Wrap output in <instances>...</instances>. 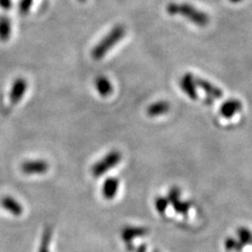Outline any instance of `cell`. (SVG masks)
<instances>
[{"label":"cell","mask_w":252,"mask_h":252,"mask_svg":"<svg viewBox=\"0 0 252 252\" xmlns=\"http://www.w3.org/2000/svg\"><path fill=\"white\" fill-rule=\"evenodd\" d=\"M122 155L118 151H112L108 153L105 157L102 158L100 161L92 167V173L94 178H99L104 175L108 170L113 169L115 166L121 162Z\"/></svg>","instance_id":"cell-3"},{"label":"cell","mask_w":252,"mask_h":252,"mask_svg":"<svg viewBox=\"0 0 252 252\" xmlns=\"http://www.w3.org/2000/svg\"><path fill=\"white\" fill-rule=\"evenodd\" d=\"M11 21L10 19L5 17V16H1L0 17V40L6 41L11 36Z\"/></svg>","instance_id":"cell-15"},{"label":"cell","mask_w":252,"mask_h":252,"mask_svg":"<svg viewBox=\"0 0 252 252\" xmlns=\"http://www.w3.org/2000/svg\"><path fill=\"white\" fill-rule=\"evenodd\" d=\"M180 88L189 99H198V91H196L198 86H196L195 83V76H193L192 74L187 73L181 78Z\"/></svg>","instance_id":"cell-5"},{"label":"cell","mask_w":252,"mask_h":252,"mask_svg":"<svg viewBox=\"0 0 252 252\" xmlns=\"http://www.w3.org/2000/svg\"><path fill=\"white\" fill-rule=\"evenodd\" d=\"M170 109V104L166 101H158L147 107V115L149 117H159L167 114Z\"/></svg>","instance_id":"cell-14"},{"label":"cell","mask_w":252,"mask_h":252,"mask_svg":"<svg viewBox=\"0 0 252 252\" xmlns=\"http://www.w3.org/2000/svg\"><path fill=\"white\" fill-rule=\"evenodd\" d=\"M238 235L240 238V242L243 245L252 243V232L245 227H241L238 229Z\"/></svg>","instance_id":"cell-17"},{"label":"cell","mask_w":252,"mask_h":252,"mask_svg":"<svg viewBox=\"0 0 252 252\" xmlns=\"http://www.w3.org/2000/svg\"><path fill=\"white\" fill-rule=\"evenodd\" d=\"M0 204H1V206L6 211H9L13 216L22 215L23 208L21 206V204L18 201H16L14 198H12V196H4V198H2L1 201H0Z\"/></svg>","instance_id":"cell-13"},{"label":"cell","mask_w":252,"mask_h":252,"mask_svg":"<svg viewBox=\"0 0 252 252\" xmlns=\"http://www.w3.org/2000/svg\"><path fill=\"white\" fill-rule=\"evenodd\" d=\"M243 108L242 102L239 99H229L225 101L220 108V114L225 119H230L234 115L240 113Z\"/></svg>","instance_id":"cell-8"},{"label":"cell","mask_w":252,"mask_h":252,"mask_svg":"<svg viewBox=\"0 0 252 252\" xmlns=\"http://www.w3.org/2000/svg\"><path fill=\"white\" fill-rule=\"evenodd\" d=\"M119 185H120V181L117 178H107L103 186H102V193H103V196L107 200H112L114 199L118 190H119Z\"/></svg>","instance_id":"cell-11"},{"label":"cell","mask_w":252,"mask_h":252,"mask_svg":"<svg viewBox=\"0 0 252 252\" xmlns=\"http://www.w3.org/2000/svg\"><path fill=\"white\" fill-rule=\"evenodd\" d=\"M241 1H243V0H230V2H232V3H239Z\"/></svg>","instance_id":"cell-23"},{"label":"cell","mask_w":252,"mask_h":252,"mask_svg":"<svg viewBox=\"0 0 252 252\" xmlns=\"http://www.w3.org/2000/svg\"><path fill=\"white\" fill-rule=\"evenodd\" d=\"M28 90V82L26 79L17 78L14 81L12 89L10 92V100L13 104H17L21 100V98L25 96V94Z\"/></svg>","instance_id":"cell-9"},{"label":"cell","mask_w":252,"mask_h":252,"mask_svg":"<svg viewBox=\"0 0 252 252\" xmlns=\"http://www.w3.org/2000/svg\"><path fill=\"white\" fill-rule=\"evenodd\" d=\"M0 5H1L3 9L9 10L11 7V0H0Z\"/></svg>","instance_id":"cell-21"},{"label":"cell","mask_w":252,"mask_h":252,"mask_svg":"<svg viewBox=\"0 0 252 252\" xmlns=\"http://www.w3.org/2000/svg\"><path fill=\"white\" fill-rule=\"evenodd\" d=\"M148 232V229L144 227H125L121 232V236L123 241L128 246L129 250H132L133 247L131 246V241L140 236H144Z\"/></svg>","instance_id":"cell-10"},{"label":"cell","mask_w":252,"mask_h":252,"mask_svg":"<svg viewBox=\"0 0 252 252\" xmlns=\"http://www.w3.org/2000/svg\"><path fill=\"white\" fill-rule=\"evenodd\" d=\"M125 36V28L122 25H117L102 40L94 47L92 51V57L96 60L103 58L105 55L119 43Z\"/></svg>","instance_id":"cell-2"},{"label":"cell","mask_w":252,"mask_h":252,"mask_svg":"<svg viewBox=\"0 0 252 252\" xmlns=\"http://www.w3.org/2000/svg\"><path fill=\"white\" fill-rule=\"evenodd\" d=\"M181 196V190L179 187H171L167 194V200L169 204L173 207L176 212L181 215H187V212L190 208V203L188 202H182L180 200Z\"/></svg>","instance_id":"cell-4"},{"label":"cell","mask_w":252,"mask_h":252,"mask_svg":"<svg viewBox=\"0 0 252 252\" xmlns=\"http://www.w3.org/2000/svg\"><path fill=\"white\" fill-rule=\"evenodd\" d=\"M195 83H196V86H198V88L202 89L204 91V93L206 94V96L208 97V100L210 102H212L216 99L222 98V96H223L222 90L217 88L216 85L210 83L209 81L205 80V79H201V78L195 77Z\"/></svg>","instance_id":"cell-7"},{"label":"cell","mask_w":252,"mask_h":252,"mask_svg":"<svg viewBox=\"0 0 252 252\" xmlns=\"http://www.w3.org/2000/svg\"><path fill=\"white\" fill-rule=\"evenodd\" d=\"M137 252H146V246L145 245H141L138 249Z\"/></svg>","instance_id":"cell-22"},{"label":"cell","mask_w":252,"mask_h":252,"mask_svg":"<svg viewBox=\"0 0 252 252\" xmlns=\"http://www.w3.org/2000/svg\"><path fill=\"white\" fill-rule=\"evenodd\" d=\"M51 240H52V228L46 227L42 234L41 245H40V248H39V252H50L49 245L51 243Z\"/></svg>","instance_id":"cell-16"},{"label":"cell","mask_w":252,"mask_h":252,"mask_svg":"<svg viewBox=\"0 0 252 252\" xmlns=\"http://www.w3.org/2000/svg\"><path fill=\"white\" fill-rule=\"evenodd\" d=\"M49 163L44 160L26 161L21 164L20 169L26 175H42L49 170Z\"/></svg>","instance_id":"cell-6"},{"label":"cell","mask_w":252,"mask_h":252,"mask_svg":"<svg viewBox=\"0 0 252 252\" xmlns=\"http://www.w3.org/2000/svg\"><path fill=\"white\" fill-rule=\"evenodd\" d=\"M166 12L171 16H182L183 18L194 23L199 28L207 27L210 21L207 13L189 3L171 2L166 6Z\"/></svg>","instance_id":"cell-1"},{"label":"cell","mask_w":252,"mask_h":252,"mask_svg":"<svg viewBox=\"0 0 252 252\" xmlns=\"http://www.w3.org/2000/svg\"><path fill=\"white\" fill-rule=\"evenodd\" d=\"M79 1H81V2H84V1H86V0H79Z\"/></svg>","instance_id":"cell-24"},{"label":"cell","mask_w":252,"mask_h":252,"mask_svg":"<svg viewBox=\"0 0 252 252\" xmlns=\"http://www.w3.org/2000/svg\"><path fill=\"white\" fill-rule=\"evenodd\" d=\"M94 86H96V90L101 97H108L114 91L112 82L104 76H99L96 78Z\"/></svg>","instance_id":"cell-12"},{"label":"cell","mask_w":252,"mask_h":252,"mask_svg":"<svg viewBox=\"0 0 252 252\" xmlns=\"http://www.w3.org/2000/svg\"><path fill=\"white\" fill-rule=\"evenodd\" d=\"M244 247L243 244L241 242H236L234 239L232 238H228L225 241V248L227 250H236L240 251L242 248Z\"/></svg>","instance_id":"cell-19"},{"label":"cell","mask_w":252,"mask_h":252,"mask_svg":"<svg viewBox=\"0 0 252 252\" xmlns=\"http://www.w3.org/2000/svg\"><path fill=\"white\" fill-rule=\"evenodd\" d=\"M32 2H33V0H21V1H20V12L22 14H27L31 9Z\"/></svg>","instance_id":"cell-20"},{"label":"cell","mask_w":252,"mask_h":252,"mask_svg":"<svg viewBox=\"0 0 252 252\" xmlns=\"http://www.w3.org/2000/svg\"><path fill=\"white\" fill-rule=\"evenodd\" d=\"M168 205H169V202H168V200L166 198H163V196H159V198L156 199L155 206H156L157 211L159 212L160 215H164L165 212H166Z\"/></svg>","instance_id":"cell-18"}]
</instances>
